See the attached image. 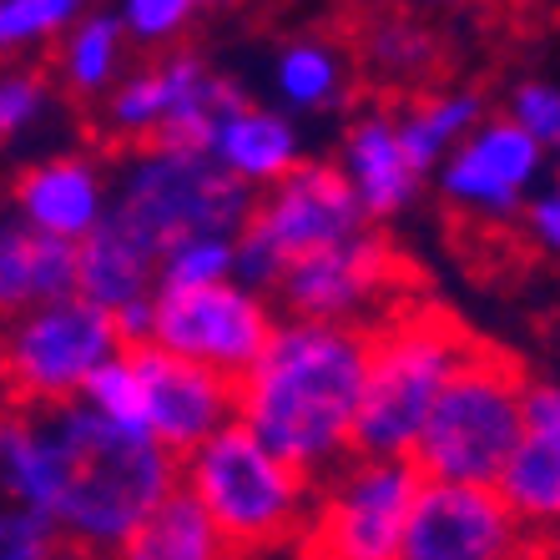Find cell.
Segmentation results:
<instances>
[{
	"mask_svg": "<svg viewBox=\"0 0 560 560\" xmlns=\"http://www.w3.org/2000/svg\"><path fill=\"white\" fill-rule=\"evenodd\" d=\"M308 510V560H399L424 475L415 459L349 455Z\"/></svg>",
	"mask_w": 560,
	"mask_h": 560,
	"instance_id": "cell-10",
	"label": "cell"
},
{
	"mask_svg": "<svg viewBox=\"0 0 560 560\" xmlns=\"http://www.w3.org/2000/svg\"><path fill=\"white\" fill-rule=\"evenodd\" d=\"M51 560H86V556H77V550H66V546H61V550H56Z\"/></svg>",
	"mask_w": 560,
	"mask_h": 560,
	"instance_id": "cell-36",
	"label": "cell"
},
{
	"mask_svg": "<svg viewBox=\"0 0 560 560\" xmlns=\"http://www.w3.org/2000/svg\"><path fill=\"white\" fill-rule=\"evenodd\" d=\"M521 222H525V237H530L535 248L546 253V258H560V183L535 187Z\"/></svg>",
	"mask_w": 560,
	"mask_h": 560,
	"instance_id": "cell-34",
	"label": "cell"
},
{
	"mask_svg": "<svg viewBox=\"0 0 560 560\" xmlns=\"http://www.w3.org/2000/svg\"><path fill=\"white\" fill-rule=\"evenodd\" d=\"M81 15L86 0H0V61L61 46Z\"/></svg>",
	"mask_w": 560,
	"mask_h": 560,
	"instance_id": "cell-27",
	"label": "cell"
},
{
	"mask_svg": "<svg viewBox=\"0 0 560 560\" xmlns=\"http://www.w3.org/2000/svg\"><path fill=\"white\" fill-rule=\"evenodd\" d=\"M183 495L212 521L228 550H273L308 525L313 480L278 459L243 424H228L183 455Z\"/></svg>",
	"mask_w": 560,
	"mask_h": 560,
	"instance_id": "cell-4",
	"label": "cell"
},
{
	"mask_svg": "<svg viewBox=\"0 0 560 560\" xmlns=\"http://www.w3.org/2000/svg\"><path fill=\"white\" fill-rule=\"evenodd\" d=\"M334 167H339V177L349 183L353 202H359V212H364L369 222H389V218H399V212H409L419 202V187H424V177L409 167L405 147L394 137L389 112L353 117L339 142V162H334Z\"/></svg>",
	"mask_w": 560,
	"mask_h": 560,
	"instance_id": "cell-19",
	"label": "cell"
},
{
	"mask_svg": "<svg viewBox=\"0 0 560 560\" xmlns=\"http://www.w3.org/2000/svg\"><path fill=\"white\" fill-rule=\"evenodd\" d=\"M127 77V36L112 11H86L56 46V81L77 102H106Z\"/></svg>",
	"mask_w": 560,
	"mask_h": 560,
	"instance_id": "cell-24",
	"label": "cell"
},
{
	"mask_svg": "<svg viewBox=\"0 0 560 560\" xmlns=\"http://www.w3.org/2000/svg\"><path fill=\"white\" fill-rule=\"evenodd\" d=\"M485 117H490V112H485V96L475 92V86H434V92L415 96V102H405L394 112V137L405 147L409 167H415L419 177H434V167H440L444 156L455 152Z\"/></svg>",
	"mask_w": 560,
	"mask_h": 560,
	"instance_id": "cell-23",
	"label": "cell"
},
{
	"mask_svg": "<svg viewBox=\"0 0 560 560\" xmlns=\"http://www.w3.org/2000/svg\"><path fill=\"white\" fill-rule=\"evenodd\" d=\"M106 560H233V550L212 530L208 515L177 490L152 521L137 525Z\"/></svg>",
	"mask_w": 560,
	"mask_h": 560,
	"instance_id": "cell-26",
	"label": "cell"
},
{
	"mask_svg": "<svg viewBox=\"0 0 560 560\" xmlns=\"http://www.w3.org/2000/svg\"><path fill=\"white\" fill-rule=\"evenodd\" d=\"M61 530L46 490L36 415L0 405V560H51Z\"/></svg>",
	"mask_w": 560,
	"mask_h": 560,
	"instance_id": "cell-17",
	"label": "cell"
},
{
	"mask_svg": "<svg viewBox=\"0 0 560 560\" xmlns=\"http://www.w3.org/2000/svg\"><path fill=\"white\" fill-rule=\"evenodd\" d=\"M258 197L192 147H131L112 177V218L147 237L156 258L187 237H237Z\"/></svg>",
	"mask_w": 560,
	"mask_h": 560,
	"instance_id": "cell-6",
	"label": "cell"
},
{
	"mask_svg": "<svg viewBox=\"0 0 560 560\" xmlns=\"http://www.w3.org/2000/svg\"><path fill=\"white\" fill-rule=\"evenodd\" d=\"M77 293V248L0 212V318Z\"/></svg>",
	"mask_w": 560,
	"mask_h": 560,
	"instance_id": "cell-21",
	"label": "cell"
},
{
	"mask_svg": "<svg viewBox=\"0 0 560 560\" xmlns=\"http://www.w3.org/2000/svg\"><path fill=\"white\" fill-rule=\"evenodd\" d=\"M81 405L96 409V415L112 419V424H121V430L142 434V378H137V364H131L127 349L96 369L86 394H81Z\"/></svg>",
	"mask_w": 560,
	"mask_h": 560,
	"instance_id": "cell-31",
	"label": "cell"
},
{
	"mask_svg": "<svg viewBox=\"0 0 560 560\" xmlns=\"http://www.w3.org/2000/svg\"><path fill=\"white\" fill-rule=\"evenodd\" d=\"M11 218H21L36 233L77 248L81 237H92L112 218V177L86 152L36 156V162H26L15 172Z\"/></svg>",
	"mask_w": 560,
	"mask_h": 560,
	"instance_id": "cell-16",
	"label": "cell"
},
{
	"mask_svg": "<svg viewBox=\"0 0 560 560\" xmlns=\"http://www.w3.org/2000/svg\"><path fill=\"white\" fill-rule=\"evenodd\" d=\"M369 374V328L288 318L237 378V424L278 459L324 480L353 455Z\"/></svg>",
	"mask_w": 560,
	"mask_h": 560,
	"instance_id": "cell-1",
	"label": "cell"
},
{
	"mask_svg": "<svg viewBox=\"0 0 560 560\" xmlns=\"http://www.w3.org/2000/svg\"><path fill=\"white\" fill-rule=\"evenodd\" d=\"M364 228H374V222L359 212L339 167L318 162V156H303L283 183L258 192L243 233H237L233 278L243 288H253V293H262V299H273L278 278L299 258H308L318 248H334V243L364 233Z\"/></svg>",
	"mask_w": 560,
	"mask_h": 560,
	"instance_id": "cell-8",
	"label": "cell"
},
{
	"mask_svg": "<svg viewBox=\"0 0 560 560\" xmlns=\"http://www.w3.org/2000/svg\"><path fill=\"white\" fill-rule=\"evenodd\" d=\"M248 102L233 77L212 71L197 51H167L112 86L102 102V127L127 147H192L202 152L228 112Z\"/></svg>",
	"mask_w": 560,
	"mask_h": 560,
	"instance_id": "cell-9",
	"label": "cell"
},
{
	"mask_svg": "<svg viewBox=\"0 0 560 560\" xmlns=\"http://www.w3.org/2000/svg\"><path fill=\"white\" fill-rule=\"evenodd\" d=\"M525 430V378L500 353L469 349L434 399L415 444V469L440 485H490L495 490L510 450Z\"/></svg>",
	"mask_w": 560,
	"mask_h": 560,
	"instance_id": "cell-5",
	"label": "cell"
},
{
	"mask_svg": "<svg viewBox=\"0 0 560 560\" xmlns=\"http://www.w3.org/2000/svg\"><path fill=\"white\" fill-rule=\"evenodd\" d=\"M500 117H510L515 127L530 137L535 147H546V152H560V86L556 81H521L515 92H510L505 112Z\"/></svg>",
	"mask_w": 560,
	"mask_h": 560,
	"instance_id": "cell-33",
	"label": "cell"
},
{
	"mask_svg": "<svg viewBox=\"0 0 560 560\" xmlns=\"http://www.w3.org/2000/svg\"><path fill=\"white\" fill-rule=\"evenodd\" d=\"M268 77H273L278 112L324 117V112H339L349 102V61L328 40H288L273 56Z\"/></svg>",
	"mask_w": 560,
	"mask_h": 560,
	"instance_id": "cell-25",
	"label": "cell"
},
{
	"mask_svg": "<svg viewBox=\"0 0 560 560\" xmlns=\"http://www.w3.org/2000/svg\"><path fill=\"white\" fill-rule=\"evenodd\" d=\"M469 334L440 308L394 303L369 328V374L353 424V455L409 459L434 399L469 359Z\"/></svg>",
	"mask_w": 560,
	"mask_h": 560,
	"instance_id": "cell-3",
	"label": "cell"
},
{
	"mask_svg": "<svg viewBox=\"0 0 560 560\" xmlns=\"http://www.w3.org/2000/svg\"><path fill=\"white\" fill-rule=\"evenodd\" d=\"M156 293V248L121 218H106L92 237L77 243V299L117 313Z\"/></svg>",
	"mask_w": 560,
	"mask_h": 560,
	"instance_id": "cell-22",
	"label": "cell"
},
{
	"mask_svg": "<svg viewBox=\"0 0 560 560\" xmlns=\"http://www.w3.org/2000/svg\"><path fill=\"white\" fill-rule=\"evenodd\" d=\"M550 162H556V183H560V152H550Z\"/></svg>",
	"mask_w": 560,
	"mask_h": 560,
	"instance_id": "cell-38",
	"label": "cell"
},
{
	"mask_svg": "<svg viewBox=\"0 0 560 560\" xmlns=\"http://www.w3.org/2000/svg\"><path fill=\"white\" fill-rule=\"evenodd\" d=\"M237 273V237H187L156 258V293H192Z\"/></svg>",
	"mask_w": 560,
	"mask_h": 560,
	"instance_id": "cell-28",
	"label": "cell"
},
{
	"mask_svg": "<svg viewBox=\"0 0 560 560\" xmlns=\"http://www.w3.org/2000/svg\"><path fill=\"white\" fill-rule=\"evenodd\" d=\"M364 56L384 81H419V77H430L434 61H440V40H434L430 26H419V21H378L369 31Z\"/></svg>",
	"mask_w": 560,
	"mask_h": 560,
	"instance_id": "cell-29",
	"label": "cell"
},
{
	"mask_svg": "<svg viewBox=\"0 0 560 560\" xmlns=\"http://www.w3.org/2000/svg\"><path fill=\"white\" fill-rule=\"evenodd\" d=\"M202 152H208L233 183H243L258 197L273 183H283L288 172L303 162V127H299V117H288L278 106L237 102L233 112L212 127Z\"/></svg>",
	"mask_w": 560,
	"mask_h": 560,
	"instance_id": "cell-20",
	"label": "cell"
},
{
	"mask_svg": "<svg viewBox=\"0 0 560 560\" xmlns=\"http://www.w3.org/2000/svg\"><path fill=\"white\" fill-rule=\"evenodd\" d=\"M394 293H399V253L374 228L299 258L273 288L278 308L293 318L353 328H364V318L374 313H389Z\"/></svg>",
	"mask_w": 560,
	"mask_h": 560,
	"instance_id": "cell-12",
	"label": "cell"
},
{
	"mask_svg": "<svg viewBox=\"0 0 560 560\" xmlns=\"http://www.w3.org/2000/svg\"><path fill=\"white\" fill-rule=\"evenodd\" d=\"M117 353L121 339L112 313L77 293L40 303L0 328V394H11V405L26 415H51L77 405L92 374Z\"/></svg>",
	"mask_w": 560,
	"mask_h": 560,
	"instance_id": "cell-7",
	"label": "cell"
},
{
	"mask_svg": "<svg viewBox=\"0 0 560 560\" xmlns=\"http://www.w3.org/2000/svg\"><path fill=\"white\" fill-rule=\"evenodd\" d=\"M500 500L515 510V521L560 525V384H525V430L510 450L495 480Z\"/></svg>",
	"mask_w": 560,
	"mask_h": 560,
	"instance_id": "cell-18",
	"label": "cell"
},
{
	"mask_svg": "<svg viewBox=\"0 0 560 560\" xmlns=\"http://www.w3.org/2000/svg\"><path fill=\"white\" fill-rule=\"evenodd\" d=\"M51 81L31 71V66H5L0 71V147L21 142L26 131H36L51 117Z\"/></svg>",
	"mask_w": 560,
	"mask_h": 560,
	"instance_id": "cell-30",
	"label": "cell"
},
{
	"mask_svg": "<svg viewBox=\"0 0 560 560\" xmlns=\"http://www.w3.org/2000/svg\"><path fill=\"white\" fill-rule=\"evenodd\" d=\"M278 328L273 299H262L237 278L192 293H156L152 299V343L187 364L222 378H243Z\"/></svg>",
	"mask_w": 560,
	"mask_h": 560,
	"instance_id": "cell-11",
	"label": "cell"
},
{
	"mask_svg": "<svg viewBox=\"0 0 560 560\" xmlns=\"http://www.w3.org/2000/svg\"><path fill=\"white\" fill-rule=\"evenodd\" d=\"M405 5H419V11H434V5H459V0H405Z\"/></svg>",
	"mask_w": 560,
	"mask_h": 560,
	"instance_id": "cell-35",
	"label": "cell"
},
{
	"mask_svg": "<svg viewBox=\"0 0 560 560\" xmlns=\"http://www.w3.org/2000/svg\"><path fill=\"white\" fill-rule=\"evenodd\" d=\"M550 152L535 147L510 117H485L455 152L434 167L444 208H455L469 222H515L540 187Z\"/></svg>",
	"mask_w": 560,
	"mask_h": 560,
	"instance_id": "cell-13",
	"label": "cell"
},
{
	"mask_svg": "<svg viewBox=\"0 0 560 560\" xmlns=\"http://www.w3.org/2000/svg\"><path fill=\"white\" fill-rule=\"evenodd\" d=\"M187 5H192V11H202V5H222V0H187Z\"/></svg>",
	"mask_w": 560,
	"mask_h": 560,
	"instance_id": "cell-37",
	"label": "cell"
},
{
	"mask_svg": "<svg viewBox=\"0 0 560 560\" xmlns=\"http://www.w3.org/2000/svg\"><path fill=\"white\" fill-rule=\"evenodd\" d=\"M399 560H525V525L490 485L424 480Z\"/></svg>",
	"mask_w": 560,
	"mask_h": 560,
	"instance_id": "cell-14",
	"label": "cell"
},
{
	"mask_svg": "<svg viewBox=\"0 0 560 560\" xmlns=\"http://www.w3.org/2000/svg\"><path fill=\"white\" fill-rule=\"evenodd\" d=\"M112 15H117L127 46H152V51H162V46H172V40L187 31L192 5H187V0H121Z\"/></svg>",
	"mask_w": 560,
	"mask_h": 560,
	"instance_id": "cell-32",
	"label": "cell"
},
{
	"mask_svg": "<svg viewBox=\"0 0 560 560\" xmlns=\"http://www.w3.org/2000/svg\"><path fill=\"white\" fill-rule=\"evenodd\" d=\"M36 430L61 546L86 560H106L183 490V459L147 434L102 419L81 399L36 415Z\"/></svg>",
	"mask_w": 560,
	"mask_h": 560,
	"instance_id": "cell-2",
	"label": "cell"
},
{
	"mask_svg": "<svg viewBox=\"0 0 560 560\" xmlns=\"http://www.w3.org/2000/svg\"><path fill=\"white\" fill-rule=\"evenodd\" d=\"M127 353L137 364V378H142V434L162 444L167 455H192L197 444L237 419L233 378L208 374V369L187 364V359L156 349V343Z\"/></svg>",
	"mask_w": 560,
	"mask_h": 560,
	"instance_id": "cell-15",
	"label": "cell"
}]
</instances>
